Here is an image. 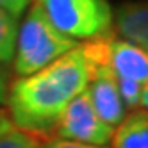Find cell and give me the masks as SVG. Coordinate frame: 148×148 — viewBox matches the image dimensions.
Here are the masks:
<instances>
[{"mask_svg": "<svg viewBox=\"0 0 148 148\" xmlns=\"http://www.w3.org/2000/svg\"><path fill=\"white\" fill-rule=\"evenodd\" d=\"M112 23L121 39L148 48V7L143 0H127L114 11Z\"/></svg>", "mask_w": 148, "mask_h": 148, "instance_id": "6", "label": "cell"}, {"mask_svg": "<svg viewBox=\"0 0 148 148\" xmlns=\"http://www.w3.org/2000/svg\"><path fill=\"white\" fill-rule=\"evenodd\" d=\"M38 148H107V146H95V145H86V143L59 139V137H48L45 141H39Z\"/></svg>", "mask_w": 148, "mask_h": 148, "instance_id": "11", "label": "cell"}, {"mask_svg": "<svg viewBox=\"0 0 148 148\" xmlns=\"http://www.w3.org/2000/svg\"><path fill=\"white\" fill-rule=\"evenodd\" d=\"M50 23L75 41H86L111 30L112 11L107 0H36Z\"/></svg>", "mask_w": 148, "mask_h": 148, "instance_id": "3", "label": "cell"}, {"mask_svg": "<svg viewBox=\"0 0 148 148\" xmlns=\"http://www.w3.org/2000/svg\"><path fill=\"white\" fill-rule=\"evenodd\" d=\"M120 97L127 109H146L148 105V84H141L132 79L116 77Z\"/></svg>", "mask_w": 148, "mask_h": 148, "instance_id": "9", "label": "cell"}, {"mask_svg": "<svg viewBox=\"0 0 148 148\" xmlns=\"http://www.w3.org/2000/svg\"><path fill=\"white\" fill-rule=\"evenodd\" d=\"M91 64L80 45L73 47L50 64L20 77L7 89L11 123L32 137H54L68 103L86 89Z\"/></svg>", "mask_w": 148, "mask_h": 148, "instance_id": "1", "label": "cell"}, {"mask_svg": "<svg viewBox=\"0 0 148 148\" xmlns=\"http://www.w3.org/2000/svg\"><path fill=\"white\" fill-rule=\"evenodd\" d=\"M30 2H32V0H0V7H2L4 11H7L11 16L20 18L27 11Z\"/></svg>", "mask_w": 148, "mask_h": 148, "instance_id": "12", "label": "cell"}, {"mask_svg": "<svg viewBox=\"0 0 148 148\" xmlns=\"http://www.w3.org/2000/svg\"><path fill=\"white\" fill-rule=\"evenodd\" d=\"M93 109L98 118L111 127H116L125 118V105L120 97L116 75L107 66H97L91 70V77L86 86Z\"/></svg>", "mask_w": 148, "mask_h": 148, "instance_id": "5", "label": "cell"}, {"mask_svg": "<svg viewBox=\"0 0 148 148\" xmlns=\"http://www.w3.org/2000/svg\"><path fill=\"white\" fill-rule=\"evenodd\" d=\"M27 9V16L16 32L13 56V66L20 77L45 68L52 61L79 45V41L70 39L50 23L36 0H32Z\"/></svg>", "mask_w": 148, "mask_h": 148, "instance_id": "2", "label": "cell"}, {"mask_svg": "<svg viewBox=\"0 0 148 148\" xmlns=\"http://www.w3.org/2000/svg\"><path fill=\"white\" fill-rule=\"evenodd\" d=\"M39 141L11 123L7 114L0 120V148H38Z\"/></svg>", "mask_w": 148, "mask_h": 148, "instance_id": "10", "label": "cell"}, {"mask_svg": "<svg viewBox=\"0 0 148 148\" xmlns=\"http://www.w3.org/2000/svg\"><path fill=\"white\" fill-rule=\"evenodd\" d=\"M4 116H5V111H2V109H0V120H2Z\"/></svg>", "mask_w": 148, "mask_h": 148, "instance_id": "14", "label": "cell"}, {"mask_svg": "<svg viewBox=\"0 0 148 148\" xmlns=\"http://www.w3.org/2000/svg\"><path fill=\"white\" fill-rule=\"evenodd\" d=\"M18 18L0 7V64H9L14 56Z\"/></svg>", "mask_w": 148, "mask_h": 148, "instance_id": "8", "label": "cell"}, {"mask_svg": "<svg viewBox=\"0 0 148 148\" xmlns=\"http://www.w3.org/2000/svg\"><path fill=\"white\" fill-rule=\"evenodd\" d=\"M5 97H7V84L4 75L0 73V103H5Z\"/></svg>", "mask_w": 148, "mask_h": 148, "instance_id": "13", "label": "cell"}, {"mask_svg": "<svg viewBox=\"0 0 148 148\" xmlns=\"http://www.w3.org/2000/svg\"><path fill=\"white\" fill-rule=\"evenodd\" d=\"M114 127L98 118L93 109L88 91H80L62 112L54 137L95 146H105L111 143Z\"/></svg>", "mask_w": 148, "mask_h": 148, "instance_id": "4", "label": "cell"}, {"mask_svg": "<svg viewBox=\"0 0 148 148\" xmlns=\"http://www.w3.org/2000/svg\"><path fill=\"white\" fill-rule=\"evenodd\" d=\"M112 148H148V114L146 109H134L116 125Z\"/></svg>", "mask_w": 148, "mask_h": 148, "instance_id": "7", "label": "cell"}]
</instances>
